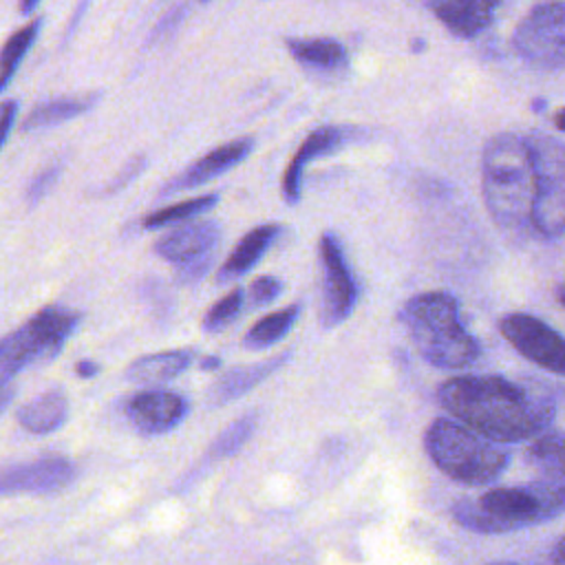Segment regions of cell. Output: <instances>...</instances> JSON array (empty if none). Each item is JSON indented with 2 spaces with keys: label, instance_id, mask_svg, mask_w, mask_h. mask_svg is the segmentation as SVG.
Returning a JSON list of instances; mask_svg holds the SVG:
<instances>
[{
  "label": "cell",
  "instance_id": "1",
  "mask_svg": "<svg viewBox=\"0 0 565 565\" xmlns=\"http://www.w3.org/2000/svg\"><path fill=\"white\" fill-rule=\"evenodd\" d=\"M437 397L455 419L501 444L534 439L554 419L550 399L499 375L450 377Z\"/></svg>",
  "mask_w": 565,
  "mask_h": 565
},
{
  "label": "cell",
  "instance_id": "2",
  "mask_svg": "<svg viewBox=\"0 0 565 565\" xmlns=\"http://www.w3.org/2000/svg\"><path fill=\"white\" fill-rule=\"evenodd\" d=\"M565 512V475H536L523 486L490 488L452 505L459 525L477 534H505Z\"/></svg>",
  "mask_w": 565,
  "mask_h": 565
},
{
  "label": "cell",
  "instance_id": "3",
  "mask_svg": "<svg viewBox=\"0 0 565 565\" xmlns=\"http://www.w3.org/2000/svg\"><path fill=\"white\" fill-rule=\"evenodd\" d=\"M481 185L486 207L499 227L532 230L534 170L527 139L514 132L494 135L483 148Z\"/></svg>",
  "mask_w": 565,
  "mask_h": 565
},
{
  "label": "cell",
  "instance_id": "4",
  "mask_svg": "<svg viewBox=\"0 0 565 565\" xmlns=\"http://www.w3.org/2000/svg\"><path fill=\"white\" fill-rule=\"evenodd\" d=\"M402 322L419 355L439 369H463L479 358V344L459 318L457 300L446 291L413 296Z\"/></svg>",
  "mask_w": 565,
  "mask_h": 565
},
{
  "label": "cell",
  "instance_id": "5",
  "mask_svg": "<svg viewBox=\"0 0 565 565\" xmlns=\"http://www.w3.org/2000/svg\"><path fill=\"white\" fill-rule=\"evenodd\" d=\"M424 441L435 466L466 486H488L497 481L510 463V455L501 441L486 437L459 419H435Z\"/></svg>",
  "mask_w": 565,
  "mask_h": 565
},
{
  "label": "cell",
  "instance_id": "6",
  "mask_svg": "<svg viewBox=\"0 0 565 565\" xmlns=\"http://www.w3.org/2000/svg\"><path fill=\"white\" fill-rule=\"evenodd\" d=\"M525 139L534 170L532 230L543 238H558L565 234V143L539 130Z\"/></svg>",
  "mask_w": 565,
  "mask_h": 565
},
{
  "label": "cell",
  "instance_id": "7",
  "mask_svg": "<svg viewBox=\"0 0 565 565\" xmlns=\"http://www.w3.org/2000/svg\"><path fill=\"white\" fill-rule=\"evenodd\" d=\"M79 316L64 307H44L26 324L11 331L0 344V377L7 384L18 371L35 360L57 355L77 327Z\"/></svg>",
  "mask_w": 565,
  "mask_h": 565
},
{
  "label": "cell",
  "instance_id": "8",
  "mask_svg": "<svg viewBox=\"0 0 565 565\" xmlns=\"http://www.w3.org/2000/svg\"><path fill=\"white\" fill-rule=\"evenodd\" d=\"M512 46L539 68H565V2H541L516 24Z\"/></svg>",
  "mask_w": 565,
  "mask_h": 565
},
{
  "label": "cell",
  "instance_id": "9",
  "mask_svg": "<svg viewBox=\"0 0 565 565\" xmlns=\"http://www.w3.org/2000/svg\"><path fill=\"white\" fill-rule=\"evenodd\" d=\"M501 335L530 362L565 375V338L530 313H508L499 322Z\"/></svg>",
  "mask_w": 565,
  "mask_h": 565
},
{
  "label": "cell",
  "instance_id": "10",
  "mask_svg": "<svg viewBox=\"0 0 565 565\" xmlns=\"http://www.w3.org/2000/svg\"><path fill=\"white\" fill-rule=\"evenodd\" d=\"M320 258H322V320L327 327L340 324L342 320L349 318V313L355 307L358 300V287L351 276V269L347 265L342 245L338 236L333 234H322L320 238Z\"/></svg>",
  "mask_w": 565,
  "mask_h": 565
},
{
  "label": "cell",
  "instance_id": "11",
  "mask_svg": "<svg viewBox=\"0 0 565 565\" xmlns=\"http://www.w3.org/2000/svg\"><path fill=\"white\" fill-rule=\"evenodd\" d=\"M188 413V404L172 391H143L126 402L128 422L146 435L172 430Z\"/></svg>",
  "mask_w": 565,
  "mask_h": 565
},
{
  "label": "cell",
  "instance_id": "12",
  "mask_svg": "<svg viewBox=\"0 0 565 565\" xmlns=\"http://www.w3.org/2000/svg\"><path fill=\"white\" fill-rule=\"evenodd\" d=\"M75 477V466L62 457L38 459L24 466L7 468L2 475V492H35L49 494L68 486Z\"/></svg>",
  "mask_w": 565,
  "mask_h": 565
},
{
  "label": "cell",
  "instance_id": "13",
  "mask_svg": "<svg viewBox=\"0 0 565 565\" xmlns=\"http://www.w3.org/2000/svg\"><path fill=\"white\" fill-rule=\"evenodd\" d=\"M218 238L221 227L216 221H192L161 236L154 245V252L170 263L183 265L212 256Z\"/></svg>",
  "mask_w": 565,
  "mask_h": 565
},
{
  "label": "cell",
  "instance_id": "14",
  "mask_svg": "<svg viewBox=\"0 0 565 565\" xmlns=\"http://www.w3.org/2000/svg\"><path fill=\"white\" fill-rule=\"evenodd\" d=\"M254 148V139L252 137H241L234 141H227L214 150H210L207 154H203L199 161L190 163L183 172H179L166 188L163 194H172V192H181L188 188H196L210 179H216L218 174L232 170L234 166H238Z\"/></svg>",
  "mask_w": 565,
  "mask_h": 565
},
{
  "label": "cell",
  "instance_id": "15",
  "mask_svg": "<svg viewBox=\"0 0 565 565\" xmlns=\"http://www.w3.org/2000/svg\"><path fill=\"white\" fill-rule=\"evenodd\" d=\"M501 0H428V9L435 18L457 38H475L486 31Z\"/></svg>",
  "mask_w": 565,
  "mask_h": 565
},
{
  "label": "cell",
  "instance_id": "16",
  "mask_svg": "<svg viewBox=\"0 0 565 565\" xmlns=\"http://www.w3.org/2000/svg\"><path fill=\"white\" fill-rule=\"evenodd\" d=\"M349 137L347 130L335 128V126H322L318 130H313L302 146L298 148V152L294 154V159L289 161L285 174H282V196L289 205L300 201V190H302V172L307 168V163L316 157L329 154L331 150H335L340 143H344Z\"/></svg>",
  "mask_w": 565,
  "mask_h": 565
},
{
  "label": "cell",
  "instance_id": "17",
  "mask_svg": "<svg viewBox=\"0 0 565 565\" xmlns=\"http://www.w3.org/2000/svg\"><path fill=\"white\" fill-rule=\"evenodd\" d=\"M278 232H280V227L276 223L258 225L252 232H247L238 241V245L234 247L230 258L223 263V267L218 269V282H227L232 278H238L247 269H252L258 263V258L269 249V245L276 241Z\"/></svg>",
  "mask_w": 565,
  "mask_h": 565
},
{
  "label": "cell",
  "instance_id": "18",
  "mask_svg": "<svg viewBox=\"0 0 565 565\" xmlns=\"http://www.w3.org/2000/svg\"><path fill=\"white\" fill-rule=\"evenodd\" d=\"M194 353L188 349L181 351H163V353H150L137 358L128 371L126 377L130 382L139 384H154V382H166L179 373H183L192 364Z\"/></svg>",
  "mask_w": 565,
  "mask_h": 565
},
{
  "label": "cell",
  "instance_id": "19",
  "mask_svg": "<svg viewBox=\"0 0 565 565\" xmlns=\"http://www.w3.org/2000/svg\"><path fill=\"white\" fill-rule=\"evenodd\" d=\"M287 49L302 66L322 68V71H340L347 66L349 55L347 49L331 38H294L287 40Z\"/></svg>",
  "mask_w": 565,
  "mask_h": 565
},
{
  "label": "cell",
  "instance_id": "20",
  "mask_svg": "<svg viewBox=\"0 0 565 565\" xmlns=\"http://www.w3.org/2000/svg\"><path fill=\"white\" fill-rule=\"evenodd\" d=\"M68 404L60 391H49L18 411V422L29 433H53L66 422Z\"/></svg>",
  "mask_w": 565,
  "mask_h": 565
},
{
  "label": "cell",
  "instance_id": "21",
  "mask_svg": "<svg viewBox=\"0 0 565 565\" xmlns=\"http://www.w3.org/2000/svg\"><path fill=\"white\" fill-rule=\"evenodd\" d=\"M99 99V93H90V95H73V97H55L49 102H42L40 106H35L26 119H24V130H40L46 126H55L62 124L66 119L79 117L82 113L90 110Z\"/></svg>",
  "mask_w": 565,
  "mask_h": 565
},
{
  "label": "cell",
  "instance_id": "22",
  "mask_svg": "<svg viewBox=\"0 0 565 565\" xmlns=\"http://www.w3.org/2000/svg\"><path fill=\"white\" fill-rule=\"evenodd\" d=\"M282 362H285V355H278V358H271V360H267V362H263V364L232 369L230 373H225V375L212 386V397H214V402L236 399L238 395L247 393V391L254 388L258 382H263L267 375H271Z\"/></svg>",
  "mask_w": 565,
  "mask_h": 565
},
{
  "label": "cell",
  "instance_id": "23",
  "mask_svg": "<svg viewBox=\"0 0 565 565\" xmlns=\"http://www.w3.org/2000/svg\"><path fill=\"white\" fill-rule=\"evenodd\" d=\"M525 459L536 475H565V433L543 430L527 446Z\"/></svg>",
  "mask_w": 565,
  "mask_h": 565
},
{
  "label": "cell",
  "instance_id": "24",
  "mask_svg": "<svg viewBox=\"0 0 565 565\" xmlns=\"http://www.w3.org/2000/svg\"><path fill=\"white\" fill-rule=\"evenodd\" d=\"M300 313V305H289L280 311H274L269 316H265L263 320H258L245 335V347L252 349H263L269 347L274 342H278L282 335L289 333L291 324L296 322Z\"/></svg>",
  "mask_w": 565,
  "mask_h": 565
},
{
  "label": "cell",
  "instance_id": "25",
  "mask_svg": "<svg viewBox=\"0 0 565 565\" xmlns=\"http://www.w3.org/2000/svg\"><path fill=\"white\" fill-rule=\"evenodd\" d=\"M40 20H33L29 24H24L22 29H18L7 42H4V49H2V79H0V88L4 90L11 82V77L15 75L18 66L22 64L26 51L31 49V44L35 42L38 38V31H40Z\"/></svg>",
  "mask_w": 565,
  "mask_h": 565
},
{
  "label": "cell",
  "instance_id": "26",
  "mask_svg": "<svg viewBox=\"0 0 565 565\" xmlns=\"http://www.w3.org/2000/svg\"><path fill=\"white\" fill-rule=\"evenodd\" d=\"M216 201H218L216 194H203V196H194V199H188V201L161 207V210H157V212H152V214H148L143 218V227L154 230V227H163V225H170V223L188 221V218H192V216L214 207Z\"/></svg>",
  "mask_w": 565,
  "mask_h": 565
},
{
  "label": "cell",
  "instance_id": "27",
  "mask_svg": "<svg viewBox=\"0 0 565 565\" xmlns=\"http://www.w3.org/2000/svg\"><path fill=\"white\" fill-rule=\"evenodd\" d=\"M256 428V415H245L241 419H236L230 428H225L218 439L212 446V455L214 457H227L232 452H236L254 433Z\"/></svg>",
  "mask_w": 565,
  "mask_h": 565
},
{
  "label": "cell",
  "instance_id": "28",
  "mask_svg": "<svg viewBox=\"0 0 565 565\" xmlns=\"http://www.w3.org/2000/svg\"><path fill=\"white\" fill-rule=\"evenodd\" d=\"M243 305V291L234 289L227 296H223L216 305L210 307V311L203 318V327L205 331H221L227 322H232Z\"/></svg>",
  "mask_w": 565,
  "mask_h": 565
},
{
  "label": "cell",
  "instance_id": "29",
  "mask_svg": "<svg viewBox=\"0 0 565 565\" xmlns=\"http://www.w3.org/2000/svg\"><path fill=\"white\" fill-rule=\"evenodd\" d=\"M280 291V280L274 278V276H263V278H256L249 287V300L252 305L260 307V305H267L271 302Z\"/></svg>",
  "mask_w": 565,
  "mask_h": 565
},
{
  "label": "cell",
  "instance_id": "30",
  "mask_svg": "<svg viewBox=\"0 0 565 565\" xmlns=\"http://www.w3.org/2000/svg\"><path fill=\"white\" fill-rule=\"evenodd\" d=\"M57 174H60V166H49L46 170H42V172L29 183V188H26V199H29L31 205L38 203V201L53 188V183L57 181Z\"/></svg>",
  "mask_w": 565,
  "mask_h": 565
},
{
  "label": "cell",
  "instance_id": "31",
  "mask_svg": "<svg viewBox=\"0 0 565 565\" xmlns=\"http://www.w3.org/2000/svg\"><path fill=\"white\" fill-rule=\"evenodd\" d=\"M15 115H18V102L15 99H7L2 104V143L9 139V132H11L13 121H15Z\"/></svg>",
  "mask_w": 565,
  "mask_h": 565
},
{
  "label": "cell",
  "instance_id": "32",
  "mask_svg": "<svg viewBox=\"0 0 565 565\" xmlns=\"http://www.w3.org/2000/svg\"><path fill=\"white\" fill-rule=\"evenodd\" d=\"M550 558L554 565H565V534L552 545L550 550Z\"/></svg>",
  "mask_w": 565,
  "mask_h": 565
},
{
  "label": "cell",
  "instance_id": "33",
  "mask_svg": "<svg viewBox=\"0 0 565 565\" xmlns=\"http://www.w3.org/2000/svg\"><path fill=\"white\" fill-rule=\"evenodd\" d=\"M97 371H99V366L95 362H90V360H79L77 366H75V373L79 377H93Z\"/></svg>",
  "mask_w": 565,
  "mask_h": 565
},
{
  "label": "cell",
  "instance_id": "34",
  "mask_svg": "<svg viewBox=\"0 0 565 565\" xmlns=\"http://www.w3.org/2000/svg\"><path fill=\"white\" fill-rule=\"evenodd\" d=\"M42 0H20V11L22 13H31Z\"/></svg>",
  "mask_w": 565,
  "mask_h": 565
},
{
  "label": "cell",
  "instance_id": "35",
  "mask_svg": "<svg viewBox=\"0 0 565 565\" xmlns=\"http://www.w3.org/2000/svg\"><path fill=\"white\" fill-rule=\"evenodd\" d=\"M554 124H556L558 130L565 132V108H561V110L554 115Z\"/></svg>",
  "mask_w": 565,
  "mask_h": 565
},
{
  "label": "cell",
  "instance_id": "36",
  "mask_svg": "<svg viewBox=\"0 0 565 565\" xmlns=\"http://www.w3.org/2000/svg\"><path fill=\"white\" fill-rule=\"evenodd\" d=\"M201 366H203V369H216V366H218V358H205Z\"/></svg>",
  "mask_w": 565,
  "mask_h": 565
},
{
  "label": "cell",
  "instance_id": "37",
  "mask_svg": "<svg viewBox=\"0 0 565 565\" xmlns=\"http://www.w3.org/2000/svg\"><path fill=\"white\" fill-rule=\"evenodd\" d=\"M492 565H521V563H508V561H503V563H492Z\"/></svg>",
  "mask_w": 565,
  "mask_h": 565
}]
</instances>
